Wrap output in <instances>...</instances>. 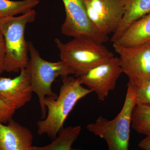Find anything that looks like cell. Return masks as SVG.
<instances>
[{"instance_id":"15","label":"cell","mask_w":150,"mask_h":150,"mask_svg":"<svg viewBox=\"0 0 150 150\" xmlns=\"http://www.w3.org/2000/svg\"><path fill=\"white\" fill-rule=\"evenodd\" d=\"M39 0H0V18L26 13L39 4Z\"/></svg>"},{"instance_id":"8","label":"cell","mask_w":150,"mask_h":150,"mask_svg":"<svg viewBox=\"0 0 150 150\" xmlns=\"http://www.w3.org/2000/svg\"><path fill=\"white\" fill-rule=\"evenodd\" d=\"M88 16L95 28L108 36L118 29L125 12L124 0H85Z\"/></svg>"},{"instance_id":"3","label":"cell","mask_w":150,"mask_h":150,"mask_svg":"<svg viewBox=\"0 0 150 150\" xmlns=\"http://www.w3.org/2000/svg\"><path fill=\"white\" fill-rule=\"evenodd\" d=\"M36 15L33 9L20 16L0 18V33L6 45V71L18 73L27 67L29 48L25 31L27 25L35 21Z\"/></svg>"},{"instance_id":"2","label":"cell","mask_w":150,"mask_h":150,"mask_svg":"<svg viewBox=\"0 0 150 150\" xmlns=\"http://www.w3.org/2000/svg\"><path fill=\"white\" fill-rule=\"evenodd\" d=\"M55 42L61 61L71 67L78 77L115 56L102 43L85 36L74 38L66 43L58 38Z\"/></svg>"},{"instance_id":"12","label":"cell","mask_w":150,"mask_h":150,"mask_svg":"<svg viewBox=\"0 0 150 150\" xmlns=\"http://www.w3.org/2000/svg\"><path fill=\"white\" fill-rule=\"evenodd\" d=\"M150 40V13L133 23L116 41L123 46L135 47Z\"/></svg>"},{"instance_id":"9","label":"cell","mask_w":150,"mask_h":150,"mask_svg":"<svg viewBox=\"0 0 150 150\" xmlns=\"http://www.w3.org/2000/svg\"><path fill=\"white\" fill-rule=\"evenodd\" d=\"M122 73L119 58L115 56L78 78L82 85L95 92L98 99L103 101L115 88Z\"/></svg>"},{"instance_id":"7","label":"cell","mask_w":150,"mask_h":150,"mask_svg":"<svg viewBox=\"0 0 150 150\" xmlns=\"http://www.w3.org/2000/svg\"><path fill=\"white\" fill-rule=\"evenodd\" d=\"M62 1L66 13L65 20L61 28L63 35L74 38L85 36L102 44L108 41V36L100 33L89 19L85 0Z\"/></svg>"},{"instance_id":"13","label":"cell","mask_w":150,"mask_h":150,"mask_svg":"<svg viewBox=\"0 0 150 150\" xmlns=\"http://www.w3.org/2000/svg\"><path fill=\"white\" fill-rule=\"evenodd\" d=\"M125 12L119 27L111 41L118 40L122 33L134 22L150 13V0H124Z\"/></svg>"},{"instance_id":"14","label":"cell","mask_w":150,"mask_h":150,"mask_svg":"<svg viewBox=\"0 0 150 150\" xmlns=\"http://www.w3.org/2000/svg\"><path fill=\"white\" fill-rule=\"evenodd\" d=\"M81 131V127L80 126L63 128L51 144L43 146H32L31 150H71Z\"/></svg>"},{"instance_id":"17","label":"cell","mask_w":150,"mask_h":150,"mask_svg":"<svg viewBox=\"0 0 150 150\" xmlns=\"http://www.w3.org/2000/svg\"><path fill=\"white\" fill-rule=\"evenodd\" d=\"M136 104L150 105V79L136 86Z\"/></svg>"},{"instance_id":"20","label":"cell","mask_w":150,"mask_h":150,"mask_svg":"<svg viewBox=\"0 0 150 150\" xmlns=\"http://www.w3.org/2000/svg\"><path fill=\"white\" fill-rule=\"evenodd\" d=\"M139 146L142 149L150 150V134L147 135L145 139L140 142Z\"/></svg>"},{"instance_id":"10","label":"cell","mask_w":150,"mask_h":150,"mask_svg":"<svg viewBox=\"0 0 150 150\" xmlns=\"http://www.w3.org/2000/svg\"><path fill=\"white\" fill-rule=\"evenodd\" d=\"M33 92L30 76L27 68L13 79L0 77V99L19 109L32 98Z\"/></svg>"},{"instance_id":"1","label":"cell","mask_w":150,"mask_h":150,"mask_svg":"<svg viewBox=\"0 0 150 150\" xmlns=\"http://www.w3.org/2000/svg\"><path fill=\"white\" fill-rule=\"evenodd\" d=\"M82 85L78 78L69 76L62 78L58 98L50 96L45 98L48 113L46 118L38 122V135L46 134L51 139H56L75 105L92 92Z\"/></svg>"},{"instance_id":"18","label":"cell","mask_w":150,"mask_h":150,"mask_svg":"<svg viewBox=\"0 0 150 150\" xmlns=\"http://www.w3.org/2000/svg\"><path fill=\"white\" fill-rule=\"evenodd\" d=\"M17 109L12 105L0 99V122L7 123L14 114Z\"/></svg>"},{"instance_id":"16","label":"cell","mask_w":150,"mask_h":150,"mask_svg":"<svg viewBox=\"0 0 150 150\" xmlns=\"http://www.w3.org/2000/svg\"><path fill=\"white\" fill-rule=\"evenodd\" d=\"M131 126L139 134H150V105L136 104L131 114Z\"/></svg>"},{"instance_id":"5","label":"cell","mask_w":150,"mask_h":150,"mask_svg":"<svg viewBox=\"0 0 150 150\" xmlns=\"http://www.w3.org/2000/svg\"><path fill=\"white\" fill-rule=\"evenodd\" d=\"M30 59L26 68L29 71L33 92L37 95L41 110V118L46 116L45 99L46 97L58 96L52 91V84L56 78H62L75 74V73L67 64L62 61L48 62L41 58L33 43L28 42Z\"/></svg>"},{"instance_id":"6","label":"cell","mask_w":150,"mask_h":150,"mask_svg":"<svg viewBox=\"0 0 150 150\" xmlns=\"http://www.w3.org/2000/svg\"><path fill=\"white\" fill-rule=\"evenodd\" d=\"M112 43L123 73L129 81L137 86L150 79V40L135 47L123 46L117 41Z\"/></svg>"},{"instance_id":"11","label":"cell","mask_w":150,"mask_h":150,"mask_svg":"<svg viewBox=\"0 0 150 150\" xmlns=\"http://www.w3.org/2000/svg\"><path fill=\"white\" fill-rule=\"evenodd\" d=\"M0 122V150H31L33 135L26 127L11 119Z\"/></svg>"},{"instance_id":"19","label":"cell","mask_w":150,"mask_h":150,"mask_svg":"<svg viewBox=\"0 0 150 150\" xmlns=\"http://www.w3.org/2000/svg\"><path fill=\"white\" fill-rule=\"evenodd\" d=\"M6 48L4 39L0 33V77L5 71Z\"/></svg>"},{"instance_id":"4","label":"cell","mask_w":150,"mask_h":150,"mask_svg":"<svg viewBox=\"0 0 150 150\" xmlns=\"http://www.w3.org/2000/svg\"><path fill=\"white\" fill-rule=\"evenodd\" d=\"M124 104L121 111L112 120L100 116L86 128L94 135L104 139L108 150H129L131 114L136 105V85L129 81Z\"/></svg>"}]
</instances>
